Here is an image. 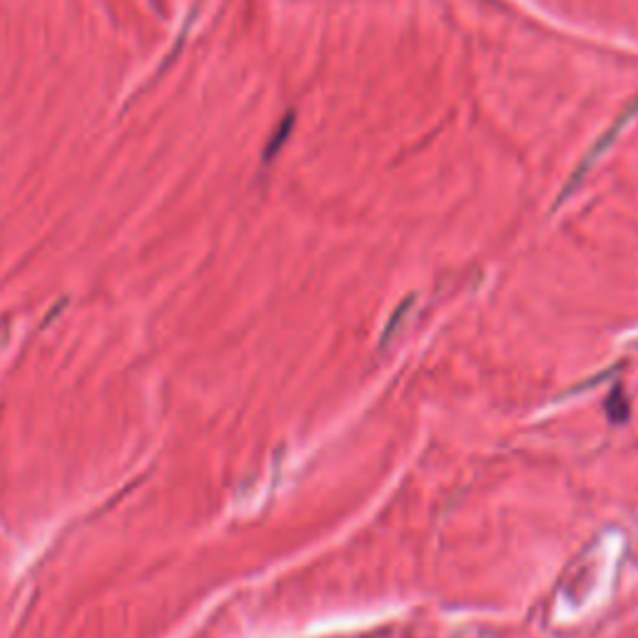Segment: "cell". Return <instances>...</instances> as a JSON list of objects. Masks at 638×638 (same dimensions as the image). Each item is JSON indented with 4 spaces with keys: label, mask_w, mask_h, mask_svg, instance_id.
Instances as JSON below:
<instances>
[{
    "label": "cell",
    "mask_w": 638,
    "mask_h": 638,
    "mask_svg": "<svg viewBox=\"0 0 638 638\" xmlns=\"http://www.w3.org/2000/svg\"><path fill=\"white\" fill-rule=\"evenodd\" d=\"M606 407H608V417H612V422L621 424L628 419V402H626V397H624V392L618 387L614 389L612 397H608Z\"/></svg>",
    "instance_id": "6da1fadb"
}]
</instances>
